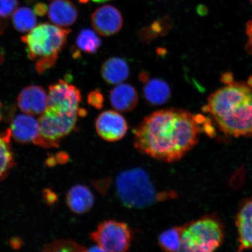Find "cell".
Returning a JSON list of instances; mask_svg holds the SVG:
<instances>
[{
  "instance_id": "6da1fadb",
  "label": "cell",
  "mask_w": 252,
  "mask_h": 252,
  "mask_svg": "<svg viewBox=\"0 0 252 252\" xmlns=\"http://www.w3.org/2000/svg\"><path fill=\"white\" fill-rule=\"evenodd\" d=\"M214 133L209 119L180 109L157 110L145 117L134 130L138 152L160 161H178L197 144L202 132Z\"/></svg>"
},
{
  "instance_id": "7a4b0ae2",
  "label": "cell",
  "mask_w": 252,
  "mask_h": 252,
  "mask_svg": "<svg viewBox=\"0 0 252 252\" xmlns=\"http://www.w3.org/2000/svg\"><path fill=\"white\" fill-rule=\"evenodd\" d=\"M204 111L215 120L220 130L235 137L252 136V87L235 83L211 94Z\"/></svg>"
},
{
  "instance_id": "3957f363",
  "label": "cell",
  "mask_w": 252,
  "mask_h": 252,
  "mask_svg": "<svg viewBox=\"0 0 252 252\" xmlns=\"http://www.w3.org/2000/svg\"><path fill=\"white\" fill-rule=\"evenodd\" d=\"M70 32V30L55 24L42 23L21 37L26 45L28 58L36 61V70L39 74L55 64Z\"/></svg>"
},
{
  "instance_id": "277c9868",
  "label": "cell",
  "mask_w": 252,
  "mask_h": 252,
  "mask_svg": "<svg viewBox=\"0 0 252 252\" xmlns=\"http://www.w3.org/2000/svg\"><path fill=\"white\" fill-rule=\"evenodd\" d=\"M116 190L126 206L141 209L163 200L167 196L156 190L150 177L143 169L134 168L123 172L116 182Z\"/></svg>"
},
{
  "instance_id": "5b68a950",
  "label": "cell",
  "mask_w": 252,
  "mask_h": 252,
  "mask_svg": "<svg viewBox=\"0 0 252 252\" xmlns=\"http://www.w3.org/2000/svg\"><path fill=\"white\" fill-rule=\"evenodd\" d=\"M182 226V251L213 252L220 247L224 238L221 223L212 217H205Z\"/></svg>"
},
{
  "instance_id": "8992f818",
  "label": "cell",
  "mask_w": 252,
  "mask_h": 252,
  "mask_svg": "<svg viewBox=\"0 0 252 252\" xmlns=\"http://www.w3.org/2000/svg\"><path fill=\"white\" fill-rule=\"evenodd\" d=\"M87 112L70 111L47 107L38 119L40 138L37 146L46 148L57 147L63 138L67 136L76 127L78 116Z\"/></svg>"
},
{
  "instance_id": "52a82bcc",
  "label": "cell",
  "mask_w": 252,
  "mask_h": 252,
  "mask_svg": "<svg viewBox=\"0 0 252 252\" xmlns=\"http://www.w3.org/2000/svg\"><path fill=\"white\" fill-rule=\"evenodd\" d=\"M90 238L103 252H122L130 248L132 233L127 223L107 220L91 233Z\"/></svg>"
},
{
  "instance_id": "ba28073f",
  "label": "cell",
  "mask_w": 252,
  "mask_h": 252,
  "mask_svg": "<svg viewBox=\"0 0 252 252\" xmlns=\"http://www.w3.org/2000/svg\"><path fill=\"white\" fill-rule=\"evenodd\" d=\"M81 99L80 90L78 88L61 80L49 87L47 107L80 111Z\"/></svg>"
},
{
  "instance_id": "9c48e42d",
  "label": "cell",
  "mask_w": 252,
  "mask_h": 252,
  "mask_svg": "<svg viewBox=\"0 0 252 252\" xmlns=\"http://www.w3.org/2000/svg\"><path fill=\"white\" fill-rule=\"evenodd\" d=\"M95 128L102 139L113 143L121 140L125 136L128 126L124 116L118 111L108 110L97 116Z\"/></svg>"
},
{
  "instance_id": "30bf717a",
  "label": "cell",
  "mask_w": 252,
  "mask_h": 252,
  "mask_svg": "<svg viewBox=\"0 0 252 252\" xmlns=\"http://www.w3.org/2000/svg\"><path fill=\"white\" fill-rule=\"evenodd\" d=\"M91 24L100 35H114L122 29L124 18L117 8L110 5L101 6L91 15Z\"/></svg>"
},
{
  "instance_id": "8fae6325",
  "label": "cell",
  "mask_w": 252,
  "mask_h": 252,
  "mask_svg": "<svg viewBox=\"0 0 252 252\" xmlns=\"http://www.w3.org/2000/svg\"><path fill=\"white\" fill-rule=\"evenodd\" d=\"M11 137L18 143H33L37 145L40 138V126L38 120L34 116L18 115L12 119L9 128Z\"/></svg>"
},
{
  "instance_id": "7c38bea8",
  "label": "cell",
  "mask_w": 252,
  "mask_h": 252,
  "mask_svg": "<svg viewBox=\"0 0 252 252\" xmlns=\"http://www.w3.org/2000/svg\"><path fill=\"white\" fill-rule=\"evenodd\" d=\"M17 103L23 113L34 116L40 115L47 106V94L42 87L31 85L21 91Z\"/></svg>"
},
{
  "instance_id": "4fadbf2b",
  "label": "cell",
  "mask_w": 252,
  "mask_h": 252,
  "mask_svg": "<svg viewBox=\"0 0 252 252\" xmlns=\"http://www.w3.org/2000/svg\"><path fill=\"white\" fill-rule=\"evenodd\" d=\"M139 78L143 84L144 99L150 105L161 106L171 99V88L166 81L161 79L151 78L146 71L141 72Z\"/></svg>"
},
{
  "instance_id": "5bb4252c",
  "label": "cell",
  "mask_w": 252,
  "mask_h": 252,
  "mask_svg": "<svg viewBox=\"0 0 252 252\" xmlns=\"http://www.w3.org/2000/svg\"><path fill=\"white\" fill-rule=\"evenodd\" d=\"M110 104L116 111L128 113L133 111L138 105V95L134 87L128 84H120L110 91Z\"/></svg>"
},
{
  "instance_id": "9a60e30c",
  "label": "cell",
  "mask_w": 252,
  "mask_h": 252,
  "mask_svg": "<svg viewBox=\"0 0 252 252\" xmlns=\"http://www.w3.org/2000/svg\"><path fill=\"white\" fill-rule=\"evenodd\" d=\"M47 14L53 24L62 28L71 26L78 18L77 8L69 0H54L48 7Z\"/></svg>"
},
{
  "instance_id": "2e32d148",
  "label": "cell",
  "mask_w": 252,
  "mask_h": 252,
  "mask_svg": "<svg viewBox=\"0 0 252 252\" xmlns=\"http://www.w3.org/2000/svg\"><path fill=\"white\" fill-rule=\"evenodd\" d=\"M239 252L252 250V201L244 203L236 219Z\"/></svg>"
},
{
  "instance_id": "e0dca14e",
  "label": "cell",
  "mask_w": 252,
  "mask_h": 252,
  "mask_svg": "<svg viewBox=\"0 0 252 252\" xmlns=\"http://www.w3.org/2000/svg\"><path fill=\"white\" fill-rule=\"evenodd\" d=\"M66 201L71 212L83 214L92 209L94 198L92 191L86 186L77 185L68 191Z\"/></svg>"
},
{
  "instance_id": "ac0fdd59",
  "label": "cell",
  "mask_w": 252,
  "mask_h": 252,
  "mask_svg": "<svg viewBox=\"0 0 252 252\" xmlns=\"http://www.w3.org/2000/svg\"><path fill=\"white\" fill-rule=\"evenodd\" d=\"M100 72L106 83L118 85L127 80L130 74V68L124 59L113 57L103 63Z\"/></svg>"
},
{
  "instance_id": "d6986e66",
  "label": "cell",
  "mask_w": 252,
  "mask_h": 252,
  "mask_svg": "<svg viewBox=\"0 0 252 252\" xmlns=\"http://www.w3.org/2000/svg\"><path fill=\"white\" fill-rule=\"evenodd\" d=\"M172 27L171 18L168 15L154 21L148 26L138 31V36L141 42L150 43L158 37L165 36Z\"/></svg>"
},
{
  "instance_id": "ffe728a7",
  "label": "cell",
  "mask_w": 252,
  "mask_h": 252,
  "mask_svg": "<svg viewBox=\"0 0 252 252\" xmlns=\"http://www.w3.org/2000/svg\"><path fill=\"white\" fill-rule=\"evenodd\" d=\"M11 134L9 129L0 133V181L7 176L14 166V154L10 144Z\"/></svg>"
},
{
  "instance_id": "44dd1931",
  "label": "cell",
  "mask_w": 252,
  "mask_h": 252,
  "mask_svg": "<svg viewBox=\"0 0 252 252\" xmlns=\"http://www.w3.org/2000/svg\"><path fill=\"white\" fill-rule=\"evenodd\" d=\"M12 25L21 33L29 32L37 25V18L34 11L30 8H17L12 15Z\"/></svg>"
},
{
  "instance_id": "7402d4cb",
  "label": "cell",
  "mask_w": 252,
  "mask_h": 252,
  "mask_svg": "<svg viewBox=\"0 0 252 252\" xmlns=\"http://www.w3.org/2000/svg\"><path fill=\"white\" fill-rule=\"evenodd\" d=\"M101 44V40L95 31L84 29L78 34L75 46L78 51V55L80 52L93 55L97 52Z\"/></svg>"
},
{
  "instance_id": "603a6c76",
  "label": "cell",
  "mask_w": 252,
  "mask_h": 252,
  "mask_svg": "<svg viewBox=\"0 0 252 252\" xmlns=\"http://www.w3.org/2000/svg\"><path fill=\"white\" fill-rule=\"evenodd\" d=\"M182 226H175L165 230L159 235L158 245L166 252L182 251Z\"/></svg>"
},
{
  "instance_id": "cb8c5ba5",
  "label": "cell",
  "mask_w": 252,
  "mask_h": 252,
  "mask_svg": "<svg viewBox=\"0 0 252 252\" xmlns=\"http://www.w3.org/2000/svg\"><path fill=\"white\" fill-rule=\"evenodd\" d=\"M47 249L52 251H71L84 252L88 251V249L80 245L75 243L71 240H62L57 241L52 244L48 245Z\"/></svg>"
},
{
  "instance_id": "d4e9b609",
  "label": "cell",
  "mask_w": 252,
  "mask_h": 252,
  "mask_svg": "<svg viewBox=\"0 0 252 252\" xmlns=\"http://www.w3.org/2000/svg\"><path fill=\"white\" fill-rule=\"evenodd\" d=\"M18 5V0H0V18L10 17L17 9Z\"/></svg>"
},
{
  "instance_id": "484cf974",
  "label": "cell",
  "mask_w": 252,
  "mask_h": 252,
  "mask_svg": "<svg viewBox=\"0 0 252 252\" xmlns=\"http://www.w3.org/2000/svg\"><path fill=\"white\" fill-rule=\"evenodd\" d=\"M104 100L103 94L99 89L91 91L88 94L87 102L89 105L96 109H101L103 108Z\"/></svg>"
},
{
  "instance_id": "4316f807",
  "label": "cell",
  "mask_w": 252,
  "mask_h": 252,
  "mask_svg": "<svg viewBox=\"0 0 252 252\" xmlns=\"http://www.w3.org/2000/svg\"><path fill=\"white\" fill-rule=\"evenodd\" d=\"M246 32L248 36V42L246 47H247V52L250 55H252V20L248 22Z\"/></svg>"
},
{
  "instance_id": "83f0119b",
  "label": "cell",
  "mask_w": 252,
  "mask_h": 252,
  "mask_svg": "<svg viewBox=\"0 0 252 252\" xmlns=\"http://www.w3.org/2000/svg\"><path fill=\"white\" fill-rule=\"evenodd\" d=\"M47 11H48V7L43 2L37 3V4L34 5L33 9L34 13L37 15L40 16V17L46 14Z\"/></svg>"
},
{
  "instance_id": "f1b7e54d",
  "label": "cell",
  "mask_w": 252,
  "mask_h": 252,
  "mask_svg": "<svg viewBox=\"0 0 252 252\" xmlns=\"http://www.w3.org/2000/svg\"><path fill=\"white\" fill-rule=\"evenodd\" d=\"M94 2H104L109 1V0H92Z\"/></svg>"
},
{
  "instance_id": "f546056e",
  "label": "cell",
  "mask_w": 252,
  "mask_h": 252,
  "mask_svg": "<svg viewBox=\"0 0 252 252\" xmlns=\"http://www.w3.org/2000/svg\"><path fill=\"white\" fill-rule=\"evenodd\" d=\"M1 108H2L1 103V102H0V122H1L2 118V117Z\"/></svg>"
}]
</instances>
